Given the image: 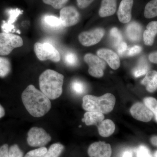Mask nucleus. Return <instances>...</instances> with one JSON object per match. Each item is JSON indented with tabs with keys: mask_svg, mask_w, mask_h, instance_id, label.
I'll return each mask as SVG.
<instances>
[{
	"mask_svg": "<svg viewBox=\"0 0 157 157\" xmlns=\"http://www.w3.org/2000/svg\"><path fill=\"white\" fill-rule=\"evenodd\" d=\"M64 147L60 143H54L51 145L44 157H59L63 151Z\"/></svg>",
	"mask_w": 157,
	"mask_h": 157,
	"instance_id": "nucleus-24",
	"label": "nucleus"
},
{
	"mask_svg": "<svg viewBox=\"0 0 157 157\" xmlns=\"http://www.w3.org/2000/svg\"><path fill=\"white\" fill-rule=\"evenodd\" d=\"M9 146L4 144L0 147V157H9Z\"/></svg>",
	"mask_w": 157,
	"mask_h": 157,
	"instance_id": "nucleus-36",
	"label": "nucleus"
},
{
	"mask_svg": "<svg viewBox=\"0 0 157 157\" xmlns=\"http://www.w3.org/2000/svg\"><path fill=\"white\" fill-rule=\"evenodd\" d=\"M77 6L81 9L87 8L95 0H76Z\"/></svg>",
	"mask_w": 157,
	"mask_h": 157,
	"instance_id": "nucleus-35",
	"label": "nucleus"
},
{
	"mask_svg": "<svg viewBox=\"0 0 157 157\" xmlns=\"http://www.w3.org/2000/svg\"><path fill=\"white\" fill-rule=\"evenodd\" d=\"M151 142L154 146L157 147V136H154L151 138Z\"/></svg>",
	"mask_w": 157,
	"mask_h": 157,
	"instance_id": "nucleus-39",
	"label": "nucleus"
},
{
	"mask_svg": "<svg viewBox=\"0 0 157 157\" xmlns=\"http://www.w3.org/2000/svg\"><path fill=\"white\" fill-rule=\"evenodd\" d=\"M157 35V21H152L147 25L146 29L144 32L143 40L144 44L151 46L154 44Z\"/></svg>",
	"mask_w": 157,
	"mask_h": 157,
	"instance_id": "nucleus-16",
	"label": "nucleus"
},
{
	"mask_svg": "<svg viewBox=\"0 0 157 157\" xmlns=\"http://www.w3.org/2000/svg\"><path fill=\"white\" fill-rule=\"evenodd\" d=\"M97 55L98 57L106 61L110 67L113 70H116L119 68L121 64L119 57L113 51L107 48H102L98 51Z\"/></svg>",
	"mask_w": 157,
	"mask_h": 157,
	"instance_id": "nucleus-13",
	"label": "nucleus"
},
{
	"mask_svg": "<svg viewBox=\"0 0 157 157\" xmlns=\"http://www.w3.org/2000/svg\"><path fill=\"white\" fill-rule=\"evenodd\" d=\"M63 81V74L48 69L39 76L40 90L50 100H55L62 95Z\"/></svg>",
	"mask_w": 157,
	"mask_h": 157,
	"instance_id": "nucleus-2",
	"label": "nucleus"
},
{
	"mask_svg": "<svg viewBox=\"0 0 157 157\" xmlns=\"http://www.w3.org/2000/svg\"><path fill=\"white\" fill-rule=\"evenodd\" d=\"M150 93H154L157 90V72L155 70L148 71L141 82Z\"/></svg>",
	"mask_w": 157,
	"mask_h": 157,
	"instance_id": "nucleus-17",
	"label": "nucleus"
},
{
	"mask_svg": "<svg viewBox=\"0 0 157 157\" xmlns=\"http://www.w3.org/2000/svg\"><path fill=\"white\" fill-rule=\"evenodd\" d=\"M47 148L45 147H42L29 151L24 157H44L46 152Z\"/></svg>",
	"mask_w": 157,
	"mask_h": 157,
	"instance_id": "nucleus-28",
	"label": "nucleus"
},
{
	"mask_svg": "<svg viewBox=\"0 0 157 157\" xmlns=\"http://www.w3.org/2000/svg\"><path fill=\"white\" fill-rule=\"evenodd\" d=\"M23 45L21 37L10 33H0V55L10 54L14 48Z\"/></svg>",
	"mask_w": 157,
	"mask_h": 157,
	"instance_id": "nucleus-5",
	"label": "nucleus"
},
{
	"mask_svg": "<svg viewBox=\"0 0 157 157\" xmlns=\"http://www.w3.org/2000/svg\"><path fill=\"white\" fill-rule=\"evenodd\" d=\"M134 0H122L118 9V18L122 23H128L132 19Z\"/></svg>",
	"mask_w": 157,
	"mask_h": 157,
	"instance_id": "nucleus-12",
	"label": "nucleus"
},
{
	"mask_svg": "<svg viewBox=\"0 0 157 157\" xmlns=\"http://www.w3.org/2000/svg\"><path fill=\"white\" fill-rule=\"evenodd\" d=\"M131 115L135 119L148 122L151 121L154 114L151 110L143 103L137 102L132 105L130 109Z\"/></svg>",
	"mask_w": 157,
	"mask_h": 157,
	"instance_id": "nucleus-10",
	"label": "nucleus"
},
{
	"mask_svg": "<svg viewBox=\"0 0 157 157\" xmlns=\"http://www.w3.org/2000/svg\"><path fill=\"white\" fill-rule=\"evenodd\" d=\"M148 59L151 63L157 64V51L153 52L150 54Z\"/></svg>",
	"mask_w": 157,
	"mask_h": 157,
	"instance_id": "nucleus-38",
	"label": "nucleus"
},
{
	"mask_svg": "<svg viewBox=\"0 0 157 157\" xmlns=\"http://www.w3.org/2000/svg\"><path fill=\"white\" fill-rule=\"evenodd\" d=\"M142 51V48L139 45H134L129 48L128 54L129 56H134L140 53Z\"/></svg>",
	"mask_w": 157,
	"mask_h": 157,
	"instance_id": "nucleus-34",
	"label": "nucleus"
},
{
	"mask_svg": "<svg viewBox=\"0 0 157 157\" xmlns=\"http://www.w3.org/2000/svg\"><path fill=\"white\" fill-rule=\"evenodd\" d=\"M64 61L68 66H76L78 63V58L75 53L72 52H68L65 54Z\"/></svg>",
	"mask_w": 157,
	"mask_h": 157,
	"instance_id": "nucleus-30",
	"label": "nucleus"
},
{
	"mask_svg": "<svg viewBox=\"0 0 157 157\" xmlns=\"http://www.w3.org/2000/svg\"><path fill=\"white\" fill-rule=\"evenodd\" d=\"M104 119L103 113L96 111H87L85 113L82 121L86 125L90 126L100 123Z\"/></svg>",
	"mask_w": 157,
	"mask_h": 157,
	"instance_id": "nucleus-19",
	"label": "nucleus"
},
{
	"mask_svg": "<svg viewBox=\"0 0 157 157\" xmlns=\"http://www.w3.org/2000/svg\"><path fill=\"white\" fill-rule=\"evenodd\" d=\"M141 32V26L137 23H131L127 26V36L131 41L133 42H137L140 39Z\"/></svg>",
	"mask_w": 157,
	"mask_h": 157,
	"instance_id": "nucleus-20",
	"label": "nucleus"
},
{
	"mask_svg": "<svg viewBox=\"0 0 157 157\" xmlns=\"http://www.w3.org/2000/svg\"><path fill=\"white\" fill-rule=\"evenodd\" d=\"M144 16L148 19L157 17V0H151L147 4L144 8Z\"/></svg>",
	"mask_w": 157,
	"mask_h": 157,
	"instance_id": "nucleus-21",
	"label": "nucleus"
},
{
	"mask_svg": "<svg viewBox=\"0 0 157 157\" xmlns=\"http://www.w3.org/2000/svg\"><path fill=\"white\" fill-rule=\"evenodd\" d=\"M84 60L88 65V72L91 76L96 78H101L104 76L106 65L99 57L87 53L84 56Z\"/></svg>",
	"mask_w": 157,
	"mask_h": 157,
	"instance_id": "nucleus-7",
	"label": "nucleus"
},
{
	"mask_svg": "<svg viewBox=\"0 0 157 157\" xmlns=\"http://www.w3.org/2000/svg\"><path fill=\"white\" fill-rule=\"evenodd\" d=\"M9 157H23L22 151L17 144H13L9 147Z\"/></svg>",
	"mask_w": 157,
	"mask_h": 157,
	"instance_id": "nucleus-32",
	"label": "nucleus"
},
{
	"mask_svg": "<svg viewBox=\"0 0 157 157\" xmlns=\"http://www.w3.org/2000/svg\"><path fill=\"white\" fill-rule=\"evenodd\" d=\"M71 88L75 94L78 95L82 94L86 91V86L84 83L78 80L73 81L71 84Z\"/></svg>",
	"mask_w": 157,
	"mask_h": 157,
	"instance_id": "nucleus-26",
	"label": "nucleus"
},
{
	"mask_svg": "<svg viewBox=\"0 0 157 157\" xmlns=\"http://www.w3.org/2000/svg\"><path fill=\"white\" fill-rule=\"evenodd\" d=\"M127 48V44L126 42H122L121 43L118 45V48L117 49L118 53L119 54L122 56L124 53L125 52Z\"/></svg>",
	"mask_w": 157,
	"mask_h": 157,
	"instance_id": "nucleus-37",
	"label": "nucleus"
},
{
	"mask_svg": "<svg viewBox=\"0 0 157 157\" xmlns=\"http://www.w3.org/2000/svg\"><path fill=\"white\" fill-rule=\"evenodd\" d=\"M43 22L48 28L54 29H59L61 27L64 28L62 25L59 17L53 15H46L43 18Z\"/></svg>",
	"mask_w": 157,
	"mask_h": 157,
	"instance_id": "nucleus-22",
	"label": "nucleus"
},
{
	"mask_svg": "<svg viewBox=\"0 0 157 157\" xmlns=\"http://www.w3.org/2000/svg\"><path fill=\"white\" fill-rule=\"evenodd\" d=\"M137 157H153L149 150L144 145H140L137 148Z\"/></svg>",
	"mask_w": 157,
	"mask_h": 157,
	"instance_id": "nucleus-33",
	"label": "nucleus"
},
{
	"mask_svg": "<svg viewBox=\"0 0 157 157\" xmlns=\"http://www.w3.org/2000/svg\"><path fill=\"white\" fill-rule=\"evenodd\" d=\"M68 1L69 0H42L45 4L50 5L56 9H63Z\"/></svg>",
	"mask_w": 157,
	"mask_h": 157,
	"instance_id": "nucleus-29",
	"label": "nucleus"
},
{
	"mask_svg": "<svg viewBox=\"0 0 157 157\" xmlns=\"http://www.w3.org/2000/svg\"><path fill=\"white\" fill-rule=\"evenodd\" d=\"M80 18L79 12L73 6L63 7L60 11L59 19L64 28L76 25L79 22Z\"/></svg>",
	"mask_w": 157,
	"mask_h": 157,
	"instance_id": "nucleus-8",
	"label": "nucleus"
},
{
	"mask_svg": "<svg viewBox=\"0 0 157 157\" xmlns=\"http://www.w3.org/2000/svg\"><path fill=\"white\" fill-rule=\"evenodd\" d=\"M155 157H157V151H155Z\"/></svg>",
	"mask_w": 157,
	"mask_h": 157,
	"instance_id": "nucleus-42",
	"label": "nucleus"
},
{
	"mask_svg": "<svg viewBox=\"0 0 157 157\" xmlns=\"http://www.w3.org/2000/svg\"><path fill=\"white\" fill-rule=\"evenodd\" d=\"M5 115V110L4 107L0 104V119Z\"/></svg>",
	"mask_w": 157,
	"mask_h": 157,
	"instance_id": "nucleus-41",
	"label": "nucleus"
},
{
	"mask_svg": "<svg viewBox=\"0 0 157 157\" xmlns=\"http://www.w3.org/2000/svg\"><path fill=\"white\" fill-rule=\"evenodd\" d=\"M98 130L99 135L102 137H109L112 135L115 131V124L111 120H104L100 123L98 124Z\"/></svg>",
	"mask_w": 157,
	"mask_h": 157,
	"instance_id": "nucleus-18",
	"label": "nucleus"
},
{
	"mask_svg": "<svg viewBox=\"0 0 157 157\" xmlns=\"http://www.w3.org/2000/svg\"><path fill=\"white\" fill-rule=\"evenodd\" d=\"M115 103V97L110 93H107L101 97L86 95L82 98V107L86 111L107 114L112 111Z\"/></svg>",
	"mask_w": 157,
	"mask_h": 157,
	"instance_id": "nucleus-3",
	"label": "nucleus"
},
{
	"mask_svg": "<svg viewBox=\"0 0 157 157\" xmlns=\"http://www.w3.org/2000/svg\"><path fill=\"white\" fill-rule=\"evenodd\" d=\"M21 99L28 112L34 117H42L51 108L50 99L33 85H30L24 90Z\"/></svg>",
	"mask_w": 157,
	"mask_h": 157,
	"instance_id": "nucleus-1",
	"label": "nucleus"
},
{
	"mask_svg": "<svg viewBox=\"0 0 157 157\" xmlns=\"http://www.w3.org/2000/svg\"><path fill=\"white\" fill-rule=\"evenodd\" d=\"M104 33L105 31L104 29H95L91 31L82 32L78 35V40L83 46H92L101 41Z\"/></svg>",
	"mask_w": 157,
	"mask_h": 157,
	"instance_id": "nucleus-9",
	"label": "nucleus"
},
{
	"mask_svg": "<svg viewBox=\"0 0 157 157\" xmlns=\"http://www.w3.org/2000/svg\"><path fill=\"white\" fill-rule=\"evenodd\" d=\"M110 36L115 46H118L122 42V36L121 34L117 28H113L110 30Z\"/></svg>",
	"mask_w": 157,
	"mask_h": 157,
	"instance_id": "nucleus-27",
	"label": "nucleus"
},
{
	"mask_svg": "<svg viewBox=\"0 0 157 157\" xmlns=\"http://www.w3.org/2000/svg\"><path fill=\"white\" fill-rule=\"evenodd\" d=\"M144 103L153 112L157 122V100L152 97H147L144 99Z\"/></svg>",
	"mask_w": 157,
	"mask_h": 157,
	"instance_id": "nucleus-25",
	"label": "nucleus"
},
{
	"mask_svg": "<svg viewBox=\"0 0 157 157\" xmlns=\"http://www.w3.org/2000/svg\"><path fill=\"white\" fill-rule=\"evenodd\" d=\"M122 157H132V152L129 151H125Z\"/></svg>",
	"mask_w": 157,
	"mask_h": 157,
	"instance_id": "nucleus-40",
	"label": "nucleus"
},
{
	"mask_svg": "<svg viewBox=\"0 0 157 157\" xmlns=\"http://www.w3.org/2000/svg\"><path fill=\"white\" fill-rule=\"evenodd\" d=\"M117 7V0H102L99 9L100 17H104L115 14Z\"/></svg>",
	"mask_w": 157,
	"mask_h": 157,
	"instance_id": "nucleus-14",
	"label": "nucleus"
},
{
	"mask_svg": "<svg viewBox=\"0 0 157 157\" xmlns=\"http://www.w3.org/2000/svg\"><path fill=\"white\" fill-rule=\"evenodd\" d=\"M11 62L9 59L0 56V77L4 78L8 76L11 71Z\"/></svg>",
	"mask_w": 157,
	"mask_h": 157,
	"instance_id": "nucleus-23",
	"label": "nucleus"
},
{
	"mask_svg": "<svg viewBox=\"0 0 157 157\" xmlns=\"http://www.w3.org/2000/svg\"><path fill=\"white\" fill-rule=\"evenodd\" d=\"M112 152L110 144L104 141L93 143L88 149L90 157H111Z\"/></svg>",
	"mask_w": 157,
	"mask_h": 157,
	"instance_id": "nucleus-11",
	"label": "nucleus"
},
{
	"mask_svg": "<svg viewBox=\"0 0 157 157\" xmlns=\"http://www.w3.org/2000/svg\"><path fill=\"white\" fill-rule=\"evenodd\" d=\"M23 11L18 9H11L8 11L9 19L7 22L3 21L2 29L4 33H10L12 31H14V23L20 14L22 13Z\"/></svg>",
	"mask_w": 157,
	"mask_h": 157,
	"instance_id": "nucleus-15",
	"label": "nucleus"
},
{
	"mask_svg": "<svg viewBox=\"0 0 157 157\" xmlns=\"http://www.w3.org/2000/svg\"><path fill=\"white\" fill-rule=\"evenodd\" d=\"M147 66L142 62L133 71V75L135 77H139L146 74L148 72Z\"/></svg>",
	"mask_w": 157,
	"mask_h": 157,
	"instance_id": "nucleus-31",
	"label": "nucleus"
},
{
	"mask_svg": "<svg viewBox=\"0 0 157 157\" xmlns=\"http://www.w3.org/2000/svg\"><path fill=\"white\" fill-rule=\"evenodd\" d=\"M49 134L42 128L33 127L28 133L27 140L29 146L33 147H42L51 140Z\"/></svg>",
	"mask_w": 157,
	"mask_h": 157,
	"instance_id": "nucleus-6",
	"label": "nucleus"
},
{
	"mask_svg": "<svg viewBox=\"0 0 157 157\" xmlns=\"http://www.w3.org/2000/svg\"><path fill=\"white\" fill-rule=\"evenodd\" d=\"M34 51L40 60H50L55 63H58L60 61V55L58 51L48 42H36L34 45Z\"/></svg>",
	"mask_w": 157,
	"mask_h": 157,
	"instance_id": "nucleus-4",
	"label": "nucleus"
}]
</instances>
